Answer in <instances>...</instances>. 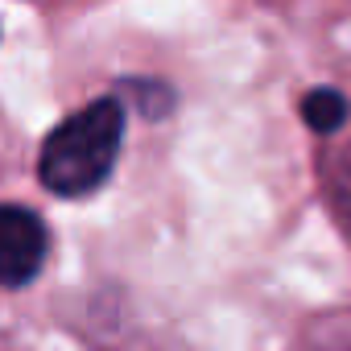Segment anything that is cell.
<instances>
[{"mask_svg": "<svg viewBox=\"0 0 351 351\" xmlns=\"http://www.w3.org/2000/svg\"><path fill=\"white\" fill-rule=\"evenodd\" d=\"M302 116H306V124L314 132H335L347 120V99L339 91H330V87H318V91H310L302 99Z\"/></svg>", "mask_w": 351, "mask_h": 351, "instance_id": "obj_3", "label": "cell"}, {"mask_svg": "<svg viewBox=\"0 0 351 351\" xmlns=\"http://www.w3.org/2000/svg\"><path fill=\"white\" fill-rule=\"evenodd\" d=\"M120 136H124L120 104L108 99V95L87 104L83 112H75L71 120H62L46 136L42 161H38L42 182L58 199H83V195L99 191L108 182L112 165H116Z\"/></svg>", "mask_w": 351, "mask_h": 351, "instance_id": "obj_1", "label": "cell"}, {"mask_svg": "<svg viewBox=\"0 0 351 351\" xmlns=\"http://www.w3.org/2000/svg\"><path fill=\"white\" fill-rule=\"evenodd\" d=\"M335 203H339V215L351 232V149H347V157L339 161V173H335Z\"/></svg>", "mask_w": 351, "mask_h": 351, "instance_id": "obj_4", "label": "cell"}, {"mask_svg": "<svg viewBox=\"0 0 351 351\" xmlns=\"http://www.w3.org/2000/svg\"><path fill=\"white\" fill-rule=\"evenodd\" d=\"M46 228L29 207L0 203V285H29L46 265Z\"/></svg>", "mask_w": 351, "mask_h": 351, "instance_id": "obj_2", "label": "cell"}]
</instances>
